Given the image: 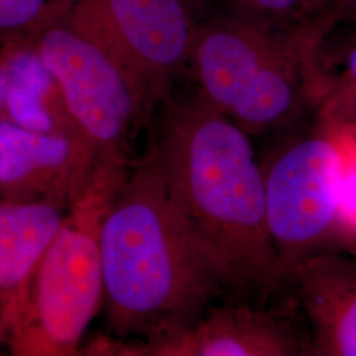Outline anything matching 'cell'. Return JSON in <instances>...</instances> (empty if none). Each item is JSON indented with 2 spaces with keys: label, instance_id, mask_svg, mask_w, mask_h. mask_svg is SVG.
<instances>
[{
  "label": "cell",
  "instance_id": "11",
  "mask_svg": "<svg viewBox=\"0 0 356 356\" xmlns=\"http://www.w3.org/2000/svg\"><path fill=\"white\" fill-rule=\"evenodd\" d=\"M72 144L13 122H0V182L17 184L38 172L61 169L72 157Z\"/></svg>",
  "mask_w": 356,
  "mask_h": 356
},
{
  "label": "cell",
  "instance_id": "14",
  "mask_svg": "<svg viewBox=\"0 0 356 356\" xmlns=\"http://www.w3.org/2000/svg\"><path fill=\"white\" fill-rule=\"evenodd\" d=\"M243 13L284 28H302L310 22L318 0H225Z\"/></svg>",
  "mask_w": 356,
  "mask_h": 356
},
{
  "label": "cell",
  "instance_id": "10",
  "mask_svg": "<svg viewBox=\"0 0 356 356\" xmlns=\"http://www.w3.org/2000/svg\"><path fill=\"white\" fill-rule=\"evenodd\" d=\"M64 223L51 204H0V292L16 294L15 306Z\"/></svg>",
  "mask_w": 356,
  "mask_h": 356
},
{
  "label": "cell",
  "instance_id": "16",
  "mask_svg": "<svg viewBox=\"0 0 356 356\" xmlns=\"http://www.w3.org/2000/svg\"><path fill=\"white\" fill-rule=\"evenodd\" d=\"M356 0H318L307 26L323 40L338 26L355 24Z\"/></svg>",
  "mask_w": 356,
  "mask_h": 356
},
{
  "label": "cell",
  "instance_id": "6",
  "mask_svg": "<svg viewBox=\"0 0 356 356\" xmlns=\"http://www.w3.org/2000/svg\"><path fill=\"white\" fill-rule=\"evenodd\" d=\"M307 36L305 28L273 26L227 6L197 20L189 74L204 99L229 116L302 49Z\"/></svg>",
  "mask_w": 356,
  "mask_h": 356
},
{
  "label": "cell",
  "instance_id": "2",
  "mask_svg": "<svg viewBox=\"0 0 356 356\" xmlns=\"http://www.w3.org/2000/svg\"><path fill=\"white\" fill-rule=\"evenodd\" d=\"M103 307L110 329L161 343L223 292L182 214L154 148L118 185L99 223Z\"/></svg>",
  "mask_w": 356,
  "mask_h": 356
},
{
  "label": "cell",
  "instance_id": "3",
  "mask_svg": "<svg viewBox=\"0 0 356 356\" xmlns=\"http://www.w3.org/2000/svg\"><path fill=\"white\" fill-rule=\"evenodd\" d=\"M116 185L91 184L88 213L64 223L13 309V343L22 354L76 350L103 306L99 223Z\"/></svg>",
  "mask_w": 356,
  "mask_h": 356
},
{
  "label": "cell",
  "instance_id": "8",
  "mask_svg": "<svg viewBox=\"0 0 356 356\" xmlns=\"http://www.w3.org/2000/svg\"><path fill=\"white\" fill-rule=\"evenodd\" d=\"M141 351L161 356L309 355L307 338L285 313L241 300L209 306L189 329Z\"/></svg>",
  "mask_w": 356,
  "mask_h": 356
},
{
  "label": "cell",
  "instance_id": "18",
  "mask_svg": "<svg viewBox=\"0 0 356 356\" xmlns=\"http://www.w3.org/2000/svg\"><path fill=\"white\" fill-rule=\"evenodd\" d=\"M6 90H7V73L0 67V104L6 98Z\"/></svg>",
  "mask_w": 356,
  "mask_h": 356
},
{
  "label": "cell",
  "instance_id": "1",
  "mask_svg": "<svg viewBox=\"0 0 356 356\" xmlns=\"http://www.w3.org/2000/svg\"><path fill=\"white\" fill-rule=\"evenodd\" d=\"M154 151L222 291L267 305L289 272L268 229L264 172L250 135L194 88L168 103Z\"/></svg>",
  "mask_w": 356,
  "mask_h": 356
},
{
  "label": "cell",
  "instance_id": "15",
  "mask_svg": "<svg viewBox=\"0 0 356 356\" xmlns=\"http://www.w3.org/2000/svg\"><path fill=\"white\" fill-rule=\"evenodd\" d=\"M329 35L334 38H325L330 41L331 51L319 48L321 60H331L334 66L339 67L341 83L338 92H343L346 99H356V23L338 26Z\"/></svg>",
  "mask_w": 356,
  "mask_h": 356
},
{
  "label": "cell",
  "instance_id": "5",
  "mask_svg": "<svg viewBox=\"0 0 356 356\" xmlns=\"http://www.w3.org/2000/svg\"><path fill=\"white\" fill-rule=\"evenodd\" d=\"M342 157L330 126L296 141L264 172L268 229L289 269L338 234Z\"/></svg>",
  "mask_w": 356,
  "mask_h": 356
},
{
  "label": "cell",
  "instance_id": "17",
  "mask_svg": "<svg viewBox=\"0 0 356 356\" xmlns=\"http://www.w3.org/2000/svg\"><path fill=\"white\" fill-rule=\"evenodd\" d=\"M44 0H0V26L13 28L32 20Z\"/></svg>",
  "mask_w": 356,
  "mask_h": 356
},
{
  "label": "cell",
  "instance_id": "12",
  "mask_svg": "<svg viewBox=\"0 0 356 356\" xmlns=\"http://www.w3.org/2000/svg\"><path fill=\"white\" fill-rule=\"evenodd\" d=\"M6 104L13 123L22 127L51 134L53 120L44 106V97L51 88V70L41 56L20 53L7 69Z\"/></svg>",
  "mask_w": 356,
  "mask_h": 356
},
{
  "label": "cell",
  "instance_id": "4",
  "mask_svg": "<svg viewBox=\"0 0 356 356\" xmlns=\"http://www.w3.org/2000/svg\"><path fill=\"white\" fill-rule=\"evenodd\" d=\"M40 56L60 85L85 145L103 165L123 166L131 129L149 92L98 35L51 31Z\"/></svg>",
  "mask_w": 356,
  "mask_h": 356
},
{
  "label": "cell",
  "instance_id": "7",
  "mask_svg": "<svg viewBox=\"0 0 356 356\" xmlns=\"http://www.w3.org/2000/svg\"><path fill=\"white\" fill-rule=\"evenodd\" d=\"M98 36L139 78L149 95H166L189 73L197 19L185 0H95Z\"/></svg>",
  "mask_w": 356,
  "mask_h": 356
},
{
  "label": "cell",
  "instance_id": "9",
  "mask_svg": "<svg viewBox=\"0 0 356 356\" xmlns=\"http://www.w3.org/2000/svg\"><path fill=\"white\" fill-rule=\"evenodd\" d=\"M309 355L356 356V256L322 251L289 269Z\"/></svg>",
  "mask_w": 356,
  "mask_h": 356
},
{
  "label": "cell",
  "instance_id": "19",
  "mask_svg": "<svg viewBox=\"0 0 356 356\" xmlns=\"http://www.w3.org/2000/svg\"><path fill=\"white\" fill-rule=\"evenodd\" d=\"M354 101V104H356V99H353Z\"/></svg>",
  "mask_w": 356,
  "mask_h": 356
},
{
  "label": "cell",
  "instance_id": "13",
  "mask_svg": "<svg viewBox=\"0 0 356 356\" xmlns=\"http://www.w3.org/2000/svg\"><path fill=\"white\" fill-rule=\"evenodd\" d=\"M341 149L338 234L356 243V123L327 119Z\"/></svg>",
  "mask_w": 356,
  "mask_h": 356
}]
</instances>
